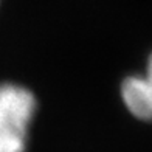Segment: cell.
<instances>
[{"mask_svg":"<svg viewBox=\"0 0 152 152\" xmlns=\"http://www.w3.org/2000/svg\"><path fill=\"white\" fill-rule=\"evenodd\" d=\"M37 102L23 86L0 84V152H25Z\"/></svg>","mask_w":152,"mask_h":152,"instance_id":"6da1fadb","label":"cell"},{"mask_svg":"<svg viewBox=\"0 0 152 152\" xmlns=\"http://www.w3.org/2000/svg\"><path fill=\"white\" fill-rule=\"evenodd\" d=\"M121 98L135 118L152 121V92L144 76H129L124 79Z\"/></svg>","mask_w":152,"mask_h":152,"instance_id":"7a4b0ae2","label":"cell"},{"mask_svg":"<svg viewBox=\"0 0 152 152\" xmlns=\"http://www.w3.org/2000/svg\"><path fill=\"white\" fill-rule=\"evenodd\" d=\"M144 78H146L148 84L151 87V92H152V54L148 59V67H146V75H144Z\"/></svg>","mask_w":152,"mask_h":152,"instance_id":"3957f363","label":"cell"}]
</instances>
